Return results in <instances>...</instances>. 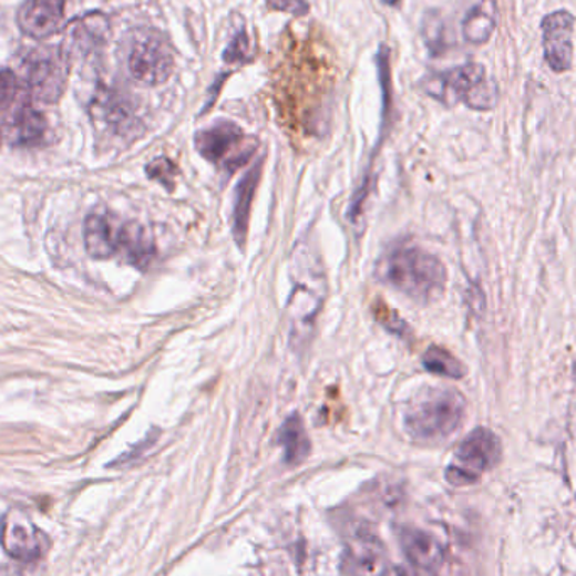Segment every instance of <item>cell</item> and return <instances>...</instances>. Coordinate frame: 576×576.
Listing matches in <instances>:
<instances>
[{
  "instance_id": "cell-1",
  "label": "cell",
  "mask_w": 576,
  "mask_h": 576,
  "mask_svg": "<svg viewBox=\"0 0 576 576\" xmlns=\"http://www.w3.org/2000/svg\"><path fill=\"white\" fill-rule=\"evenodd\" d=\"M377 274L397 292L419 304L435 302L445 292V267L420 246H394L381 258Z\"/></svg>"
},
{
  "instance_id": "cell-2",
  "label": "cell",
  "mask_w": 576,
  "mask_h": 576,
  "mask_svg": "<svg viewBox=\"0 0 576 576\" xmlns=\"http://www.w3.org/2000/svg\"><path fill=\"white\" fill-rule=\"evenodd\" d=\"M292 296L288 299L290 342L304 349L312 338L313 323L327 297V278L316 251L299 243L290 261Z\"/></svg>"
},
{
  "instance_id": "cell-3",
  "label": "cell",
  "mask_w": 576,
  "mask_h": 576,
  "mask_svg": "<svg viewBox=\"0 0 576 576\" xmlns=\"http://www.w3.org/2000/svg\"><path fill=\"white\" fill-rule=\"evenodd\" d=\"M465 416V400L454 388H426L404 410L403 426L416 442H440L452 435Z\"/></svg>"
},
{
  "instance_id": "cell-4",
  "label": "cell",
  "mask_w": 576,
  "mask_h": 576,
  "mask_svg": "<svg viewBox=\"0 0 576 576\" xmlns=\"http://www.w3.org/2000/svg\"><path fill=\"white\" fill-rule=\"evenodd\" d=\"M425 92L445 105L465 103L472 110H492L497 103V85L479 63L462 64L425 78Z\"/></svg>"
},
{
  "instance_id": "cell-5",
  "label": "cell",
  "mask_w": 576,
  "mask_h": 576,
  "mask_svg": "<svg viewBox=\"0 0 576 576\" xmlns=\"http://www.w3.org/2000/svg\"><path fill=\"white\" fill-rule=\"evenodd\" d=\"M131 76L144 86L166 83L176 70V56L169 39L155 29H137L128 48Z\"/></svg>"
},
{
  "instance_id": "cell-6",
  "label": "cell",
  "mask_w": 576,
  "mask_h": 576,
  "mask_svg": "<svg viewBox=\"0 0 576 576\" xmlns=\"http://www.w3.org/2000/svg\"><path fill=\"white\" fill-rule=\"evenodd\" d=\"M194 147L200 157L212 162L219 169L233 171L245 166L258 148V141L248 137L235 122L222 120L212 127L203 128L194 135Z\"/></svg>"
},
{
  "instance_id": "cell-7",
  "label": "cell",
  "mask_w": 576,
  "mask_h": 576,
  "mask_svg": "<svg viewBox=\"0 0 576 576\" xmlns=\"http://www.w3.org/2000/svg\"><path fill=\"white\" fill-rule=\"evenodd\" d=\"M503 457L500 436L488 429H475L455 450L454 461L446 467L445 479L455 487L481 481L485 472L496 467Z\"/></svg>"
},
{
  "instance_id": "cell-8",
  "label": "cell",
  "mask_w": 576,
  "mask_h": 576,
  "mask_svg": "<svg viewBox=\"0 0 576 576\" xmlns=\"http://www.w3.org/2000/svg\"><path fill=\"white\" fill-rule=\"evenodd\" d=\"M71 63L61 47L35 48L25 56L22 73L34 102L53 105L63 96Z\"/></svg>"
},
{
  "instance_id": "cell-9",
  "label": "cell",
  "mask_w": 576,
  "mask_h": 576,
  "mask_svg": "<svg viewBox=\"0 0 576 576\" xmlns=\"http://www.w3.org/2000/svg\"><path fill=\"white\" fill-rule=\"evenodd\" d=\"M0 545L19 562H34L50 548V539L25 514L11 511L0 523Z\"/></svg>"
},
{
  "instance_id": "cell-10",
  "label": "cell",
  "mask_w": 576,
  "mask_h": 576,
  "mask_svg": "<svg viewBox=\"0 0 576 576\" xmlns=\"http://www.w3.org/2000/svg\"><path fill=\"white\" fill-rule=\"evenodd\" d=\"M110 21L103 12H90L74 19L64 29L63 43L60 44L70 63L80 58L99 53L110 38Z\"/></svg>"
},
{
  "instance_id": "cell-11",
  "label": "cell",
  "mask_w": 576,
  "mask_h": 576,
  "mask_svg": "<svg viewBox=\"0 0 576 576\" xmlns=\"http://www.w3.org/2000/svg\"><path fill=\"white\" fill-rule=\"evenodd\" d=\"M575 16L569 11H556L542 22L545 60L555 73H566L573 64V32Z\"/></svg>"
},
{
  "instance_id": "cell-12",
  "label": "cell",
  "mask_w": 576,
  "mask_h": 576,
  "mask_svg": "<svg viewBox=\"0 0 576 576\" xmlns=\"http://www.w3.org/2000/svg\"><path fill=\"white\" fill-rule=\"evenodd\" d=\"M390 568V556L378 536L359 533L349 539L342 555V569L346 575L387 576Z\"/></svg>"
},
{
  "instance_id": "cell-13",
  "label": "cell",
  "mask_w": 576,
  "mask_h": 576,
  "mask_svg": "<svg viewBox=\"0 0 576 576\" xmlns=\"http://www.w3.org/2000/svg\"><path fill=\"white\" fill-rule=\"evenodd\" d=\"M66 0H28L18 14V24L32 39L56 34L64 22Z\"/></svg>"
},
{
  "instance_id": "cell-14",
  "label": "cell",
  "mask_w": 576,
  "mask_h": 576,
  "mask_svg": "<svg viewBox=\"0 0 576 576\" xmlns=\"http://www.w3.org/2000/svg\"><path fill=\"white\" fill-rule=\"evenodd\" d=\"M400 546L411 565L423 569H435L445 558L442 543L419 527H403L400 531Z\"/></svg>"
},
{
  "instance_id": "cell-15",
  "label": "cell",
  "mask_w": 576,
  "mask_h": 576,
  "mask_svg": "<svg viewBox=\"0 0 576 576\" xmlns=\"http://www.w3.org/2000/svg\"><path fill=\"white\" fill-rule=\"evenodd\" d=\"M261 161L255 162L248 173L243 176L236 186L235 209H233V236L243 250L248 235V225H250L251 204H254L255 193H257L258 184L261 177Z\"/></svg>"
},
{
  "instance_id": "cell-16",
  "label": "cell",
  "mask_w": 576,
  "mask_h": 576,
  "mask_svg": "<svg viewBox=\"0 0 576 576\" xmlns=\"http://www.w3.org/2000/svg\"><path fill=\"white\" fill-rule=\"evenodd\" d=\"M119 251L125 255L128 264L145 270L154 260V239H152L151 233L138 223H125V225L119 226Z\"/></svg>"
},
{
  "instance_id": "cell-17",
  "label": "cell",
  "mask_w": 576,
  "mask_h": 576,
  "mask_svg": "<svg viewBox=\"0 0 576 576\" xmlns=\"http://www.w3.org/2000/svg\"><path fill=\"white\" fill-rule=\"evenodd\" d=\"M85 246L90 257L106 260L119 254V228L109 216L93 213L85 222Z\"/></svg>"
},
{
  "instance_id": "cell-18",
  "label": "cell",
  "mask_w": 576,
  "mask_h": 576,
  "mask_svg": "<svg viewBox=\"0 0 576 576\" xmlns=\"http://www.w3.org/2000/svg\"><path fill=\"white\" fill-rule=\"evenodd\" d=\"M277 443L284 449L287 464L299 465L309 457L312 445H310L302 419L297 413L285 420L284 425L278 430Z\"/></svg>"
},
{
  "instance_id": "cell-19",
  "label": "cell",
  "mask_w": 576,
  "mask_h": 576,
  "mask_svg": "<svg viewBox=\"0 0 576 576\" xmlns=\"http://www.w3.org/2000/svg\"><path fill=\"white\" fill-rule=\"evenodd\" d=\"M497 14L494 0H479L477 4L467 12L462 22L464 38L471 44L487 43L496 31Z\"/></svg>"
},
{
  "instance_id": "cell-20",
  "label": "cell",
  "mask_w": 576,
  "mask_h": 576,
  "mask_svg": "<svg viewBox=\"0 0 576 576\" xmlns=\"http://www.w3.org/2000/svg\"><path fill=\"white\" fill-rule=\"evenodd\" d=\"M48 134V119L34 105H22L12 120L11 138L18 145H38Z\"/></svg>"
},
{
  "instance_id": "cell-21",
  "label": "cell",
  "mask_w": 576,
  "mask_h": 576,
  "mask_svg": "<svg viewBox=\"0 0 576 576\" xmlns=\"http://www.w3.org/2000/svg\"><path fill=\"white\" fill-rule=\"evenodd\" d=\"M93 110L109 127L116 128V131L131 128L134 123V109H132L131 102L113 90H100L95 103H93Z\"/></svg>"
},
{
  "instance_id": "cell-22",
  "label": "cell",
  "mask_w": 576,
  "mask_h": 576,
  "mask_svg": "<svg viewBox=\"0 0 576 576\" xmlns=\"http://www.w3.org/2000/svg\"><path fill=\"white\" fill-rule=\"evenodd\" d=\"M423 366L429 373L450 378V380H462L467 374L465 366L454 354H450L449 351L439 348V346L426 349L425 354H423Z\"/></svg>"
},
{
  "instance_id": "cell-23",
  "label": "cell",
  "mask_w": 576,
  "mask_h": 576,
  "mask_svg": "<svg viewBox=\"0 0 576 576\" xmlns=\"http://www.w3.org/2000/svg\"><path fill=\"white\" fill-rule=\"evenodd\" d=\"M145 173H147L151 179L157 181L162 186L173 189L174 179H176L177 174H179V169H177L176 164H174L171 158L157 157L148 162L147 167H145Z\"/></svg>"
},
{
  "instance_id": "cell-24",
  "label": "cell",
  "mask_w": 576,
  "mask_h": 576,
  "mask_svg": "<svg viewBox=\"0 0 576 576\" xmlns=\"http://www.w3.org/2000/svg\"><path fill=\"white\" fill-rule=\"evenodd\" d=\"M248 53H250V41L245 31L236 32L235 38L232 39V43L226 48L223 53V61L229 64H241L248 61Z\"/></svg>"
},
{
  "instance_id": "cell-25",
  "label": "cell",
  "mask_w": 576,
  "mask_h": 576,
  "mask_svg": "<svg viewBox=\"0 0 576 576\" xmlns=\"http://www.w3.org/2000/svg\"><path fill=\"white\" fill-rule=\"evenodd\" d=\"M19 81L14 71H0V110L8 109L18 95Z\"/></svg>"
},
{
  "instance_id": "cell-26",
  "label": "cell",
  "mask_w": 576,
  "mask_h": 576,
  "mask_svg": "<svg viewBox=\"0 0 576 576\" xmlns=\"http://www.w3.org/2000/svg\"><path fill=\"white\" fill-rule=\"evenodd\" d=\"M271 11L288 12L294 16L309 14L310 6L306 0H267Z\"/></svg>"
},
{
  "instance_id": "cell-27",
  "label": "cell",
  "mask_w": 576,
  "mask_h": 576,
  "mask_svg": "<svg viewBox=\"0 0 576 576\" xmlns=\"http://www.w3.org/2000/svg\"><path fill=\"white\" fill-rule=\"evenodd\" d=\"M387 576H415L407 566H397V568H390Z\"/></svg>"
},
{
  "instance_id": "cell-28",
  "label": "cell",
  "mask_w": 576,
  "mask_h": 576,
  "mask_svg": "<svg viewBox=\"0 0 576 576\" xmlns=\"http://www.w3.org/2000/svg\"><path fill=\"white\" fill-rule=\"evenodd\" d=\"M388 4H397L398 0H384Z\"/></svg>"
},
{
  "instance_id": "cell-29",
  "label": "cell",
  "mask_w": 576,
  "mask_h": 576,
  "mask_svg": "<svg viewBox=\"0 0 576 576\" xmlns=\"http://www.w3.org/2000/svg\"><path fill=\"white\" fill-rule=\"evenodd\" d=\"M575 377H576V369H575Z\"/></svg>"
}]
</instances>
